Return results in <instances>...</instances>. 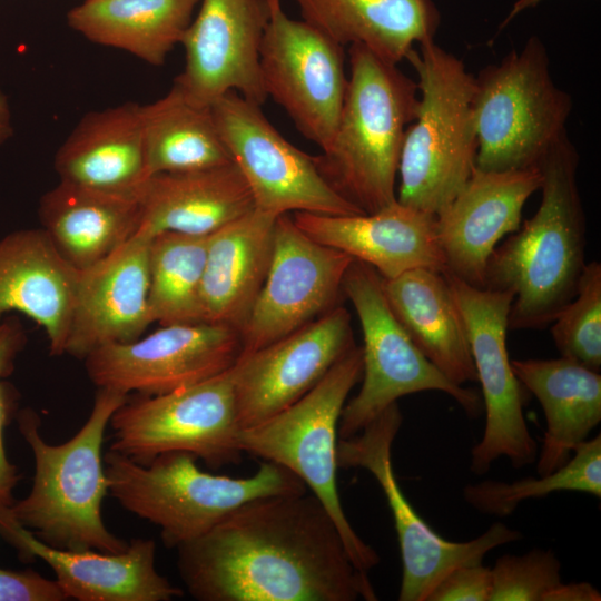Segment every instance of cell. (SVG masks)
Segmentation results:
<instances>
[{
    "label": "cell",
    "instance_id": "obj_1",
    "mask_svg": "<svg viewBox=\"0 0 601 601\" xmlns=\"http://www.w3.org/2000/svg\"><path fill=\"white\" fill-rule=\"evenodd\" d=\"M176 549L181 580L199 601L377 600L333 518L307 491L246 502Z\"/></svg>",
    "mask_w": 601,
    "mask_h": 601
},
{
    "label": "cell",
    "instance_id": "obj_2",
    "mask_svg": "<svg viewBox=\"0 0 601 601\" xmlns=\"http://www.w3.org/2000/svg\"><path fill=\"white\" fill-rule=\"evenodd\" d=\"M536 213L491 254L484 288L511 292L509 329L550 325L573 299L587 264L579 154L566 132L539 164Z\"/></svg>",
    "mask_w": 601,
    "mask_h": 601
},
{
    "label": "cell",
    "instance_id": "obj_3",
    "mask_svg": "<svg viewBox=\"0 0 601 601\" xmlns=\"http://www.w3.org/2000/svg\"><path fill=\"white\" fill-rule=\"evenodd\" d=\"M127 397L98 388L88 420L62 444L43 440L40 418L32 410L19 414V431L35 457V477L30 493L8 512L41 542L60 550L109 554L128 548L107 529L101 515L108 493L104 436L111 415Z\"/></svg>",
    "mask_w": 601,
    "mask_h": 601
},
{
    "label": "cell",
    "instance_id": "obj_4",
    "mask_svg": "<svg viewBox=\"0 0 601 601\" xmlns=\"http://www.w3.org/2000/svg\"><path fill=\"white\" fill-rule=\"evenodd\" d=\"M349 76L318 170L346 200L374 213L396 200L395 184L406 128L418 104L417 83L397 65L351 45Z\"/></svg>",
    "mask_w": 601,
    "mask_h": 601
},
{
    "label": "cell",
    "instance_id": "obj_5",
    "mask_svg": "<svg viewBox=\"0 0 601 601\" xmlns=\"http://www.w3.org/2000/svg\"><path fill=\"white\" fill-rule=\"evenodd\" d=\"M418 46L405 57L417 75L420 97L402 145L396 199L436 216L475 168V77L434 40Z\"/></svg>",
    "mask_w": 601,
    "mask_h": 601
},
{
    "label": "cell",
    "instance_id": "obj_6",
    "mask_svg": "<svg viewBox=\"0 0 601 601\" xmlns=\"http://www.w3.org/2000/svg\"><path fill=\"white\" fill-rule=\"evenodd\" d=\"M186 452L164 453L149 464L108 451V492L128 512L160 529L165 545L178 548L214 529L257 497L306 492L290 471L264 461L249 477L215 475L198 469Z\"/></svg>",
    "mask_w": 601,
    "mask_h": 601
},
{
    "label": "cell",
    "instance_id": "obj_7",
    "mask_svg": "<svg viewBox=\"0 0 601 601\" xmlns=\"http://www.w3.org/2000/svg\"><path fill=\"white\" fill-rule=\"evenodd\" d=\"M362 373V349L355 345L298 401L264 422L242 428L239 446L295 474L333 518L355 566L367 572L380 556L359 538L343 510L336 457L341 414Z\"/></svg>",
    "mask_w": 601,
    "mask_h": 601
},
{
    "label": "cell",
    "instance_id": "obj_8",
    "mask_svg": "<svg viewBox=\"0 0 601 601\" xmlns=\"http://www.w3.org/2000/svg\"><path fill=\"white\" fill-rule=\"evenodd\" d=\"M571 110V96L555 85L543 42L530 38L521 50L510 51L475 77V167L486 171L538 167L566 132Z\"/></svg>",
    "mask_w": 601,
    "mask_h": 601
},
{
    "label": "cell",
    "instance_id": "obj_9",
    "mask_svg": "<svg viewBox=\"0 0 601 601\" xmlns=\"http://www.w3.org/2000/svg\"><path fill=\"white\" fill-rule=\"evenodd\" d=\"M382 282L372 266L355 259L343 280L363 333V373L358 393L343 407L339 439L361 432L398 398L425 391L447 394L476 417L483 405L480 395L451 382L425 357L391 309Z\"/></svg>",
    "mask_w": 601,
    "mask_h": 601
},
{
    "label": "cell",
    "instance_id": "obj_10",
    "mask_svg": "<svg viewBox=\"0 0 601 601\" xmlns=\"http://www.w3.org/2000/svg\"><path fill=\"white\" fill-rule=\"evenodd\" d=\"M109 424V450L142 465L164 453L186 452L219 469L238 463L243 453L233 366L166 394L128 396Z\"/></svg>",
    "mask_w": 601,
    "mask_h": 601
},
{
    "label": "cell",
    "instance_id": "obj_11",
    "mask_svg": "<svg viewBox=\"0 0 601 601\" xmlns=\"http://www.w3.org/2000/svg\"><path fill=\"white\" fill-rule=\"evenodd\" d=\"M403 422L392 404L361 432L338 439V467L367 470L380 484L391 509L402 558L400 601H426L453 569L482 562L491 550L519 541L523 534L502 522L466 542H452L435 532L405 497L394 473L392 446Z\"/></svg>",
    "mask_w": 601,
    "mask_h": 601
},
{
    "label": "cell",
    "instance_id": "obj_12",
    "mask_svg": "<svg viewBox=\"0 0 601 601\" xmlns=\"http://www.w3.org/2000/svg\"><path fill=\"white\" fill-rule=\"evenodd\" d=\"M443 274L466 333L485 411L484 432L471 451L470 470L483 475L500 457L509 459L515 469L530 465L539 450L525 422L522 385L506 348L514 296L472 286L449 272Z\"/></svg>",
    "mask_w": 601,
    "mask_h": 601
},
{
    "label": "cell",
    "instance_id": "obj_13",
    "mask_svg": "<svg viewBox=\"0 0 601 601\" xmlns=\"http://www.w3.org/2000/svg\"><path fill=\"white\" fill-rule=\"evenodd\" d=\"M211 110L256 210L273 216L290 211L364 214L328 184L315 156L302 151L277 131L259 105L230 91L217 99Z\"/></svg>",
    "mask_w": 601,
    "mask_h": 601
},
{
    "label": "cell",
    "instance_id": "obj_14",
    "mask_svg": "<svg viewBox=\"0 0 601 601\" xmlns=\"http://www.w3.org/2000/svg\"><path fill=\"white\" fill-rule=\"evenodd\" d=\"M280 2L269 0L259 56L263 87L297 130L323 150L334 134L347 87L344 47L304 20L289 18Z\"/></svg>",
    "mask_w": 601,
    "mask_h": 601
},
{
    "label": "cell",
    "instance_id": "obj_15",
    "mask_svg": "<svg viewBox=\"0 0 601 601\" xmlns=\"http://www.w3.org/2000/svg\"><path fill=\"white\" fill-rule=\"evenodd\" d=\"M240 354L237 329L195 323L161 326L132 342L101 346L83 359L98 388L160 395L227 371Z\"/></svg>",
    "mask_w": 601,
    "mask_h": 601
},
{
    "label": "cell",
    "instance_id": "obj_16",
    "mask_svg": "<svg viewBox=\"0 0 601 601\" xmlns=\"http://www.w3.org/2000/svg\"><path fill=\"white\" fill-rule=\"evenodd\" d=\"M353 260L311 238L288 214L278 216L268 273L239 331L240 355L294 333L335 307Z\"/></svg>",
    "mask_w": 601,
    "mask_h": 601
},
{
    "label": "cell",
    "instance_id": "obj_17",
    "mask_svg": "<svg viewBox=\"0 0 601 601\" xmlns=\"http://www.w3.org/2000/svg\"><path fill=\"white\" fill-rule=\"evenodd\" d=\"M269 14V0H200L180 42L185 67L174 85L204 106L230 91L262 106L259 56Z\"/></svg>",
    "mask_w": 601,
    "mask_h": 601
},
{
    "label": "cell",
    "instance_id": "obj_18",
    "mask_svg": "<svg viewBox=\"0 0 601 601\" xmlns=\"http://www.w3.org/2000/svg\"><path fill=\"white\" fill-rule=\"evenodd\" d=\"M354 346L351 315L335 306L294 333L240 355L233 366L240 428L298 401Z\"/></svg>",
    "mask_w": 601,
    "mask_h": 601
},
{
    "label": "cell",
    "instance_id": "obj_19",
    "mask_svg": "<svg viewBox=\"0 0 601 601\" xmlns=\"http://www.w3.org/2000/svg\"><path fill=\"white\" fill-rule=\"evenodd\" d=\"M541 186L539 167L486 171L474 168L436 218L446 270L484 288L487 260L506 235L520 228L522 209Z\"/></svg>",
    "mask_w": 601,
    "mask_h": 601
},
{
    "label": "cell",
    "instance_id": "obj_20",
    "mask_svg": "<svg viewBox=\"0 0 601 601\" xmlns=\"http://www.w3.org/2000/svg\"><path fill=\"white\" fill-rule=\"evenodd\" d=\"M149 242L134 235L104 259L78 270L65 354L83 359L101 346L139 338L152 324Z\"/></svg>",
    "mask_w": 601,
    "mask_h": 601
},
{
    "label": "cell",
    "instance_id": "obj_21",
    "mask_svg": "<svg viewBox=\"0 0 601 601\" xmlns=\"http://www.w3.org/2000/svg\"><path fill=\"white\" fill-rule=\"evenodd\" d=\"M0 532L22 558L43 560L69 599L79 601H169L183 591L156 569V544L134 539L115 554L52 548L0 505Z\"/></svg>",
    "mask_w": 601,
    "mask_h": 601
},
{
    "label": "cell",
    "instance_id": "obj_22",
    "mask_svg": "<svg viewBox=\"0 0 601 601\" xmlns=\"http://www.w3.org/2000/svg\"><path fill=\"white\" fill-rule=\"evenodd\" d=\"M293 219L314 240L372 266L385 279L414 268L446 270L435 216L397 199L374 213L336 216L298 211Z\"/></svg>",
    "mask_w": 601,
    "mask_h": 601
},
{
    "label": "cell",
    "instance_id": "obj_23",
    "mask_svg": "<svg viewBox=\"0 0 601 601\" xmlns=\"http://www.w3.org/2000/svg\"><path fill=\"white\" fill-rule=\"evenodd\" d=\"M77 275L43 228L1 237L0 322L10 312L24 314L45 331L50 355H63Z\"/></svg>",
    "mask_w": 601,
    "mask_h": 601
},
{
    "label": "cell",
    "instance_id": "obj_24",
    "mask_svg": "<svg viewBox=\"0 0 601 601\" xmlns=\"http://www.w3.org/2000/svg\"><path fill=\"white\" fill-rule=\"evenodd\" d=\"M53 167L61 181L138 197L148 178L141 105L85 114L58 148Z\"/></svg>",
    "mask_w": 601,
    "mask_h": 601
},
{
    "label": "cell",
    "instance_id": "obj_25",
    "mask_svg": "<svg viewBox=\"0 0 601 601\" xmlns=\"http://www.w3.org/2000/svg\"><path fill=\"white\" fill-rule=\"evenodd\" d=\"M138 199L135 235L164 231L210 235L255 209L250 190L234 162L207 169L149 176Z\"/></svg>",
    "mask_w": 601,
    "mask_h": 601
},
{
    "label": "cell",
    "instance_id": "obj_26",
    "mask_svg": "<svg viewBox=\"0 0 601 601\" xmlns=\"http://www.w3.org/2000/svg\"><path fill=\"white\" fill-rule=\"evenodd\" d=\"M277 217L254 209L209 235L201 284L205 323L240 331L268 273Z\"/></svg>",
    "mask_w": 601,
    "mask_h": 601
},
{
    "label": "cell",
    "instance_id": "obj_27",
    "mask_svg": "<svg viewBox=\"0 0 601 601\" xmlns=\"http://www.w3.org/2000/svg\"><path fill=\"white\" fill-rule=\"evenodd\" d=\"M521 383L539 401L546 422L536 457L539 475L550 474L601 422V375L566 357L511 361Z\"/></svg>",
    "mask_w": 601,
    "mask_h": 601
},
{
    "label": "cell",
    "instance_id": "obj_28",
    "mask_svg": "<svg viewBox=\"0 0 601 601\" xmlns=\"http://www.w3.org/2000/svg\"><path fill=\"white\" fill-rule=\"evenodd\" d=\"M41 228L60 255L81 270L104 259L138 229V197L100 191L61 181L46 191L38 207Z\"/></svg>",
    "mask_w": 601,
    "mask_h": 601
},
{
    "label": "cell",
    "instance_id": "obj_29",
    "mask_svg": "<svg viewBox=\"0 0 601 601\" xmlns=\"http://www.w3.org/2000/svg\"><path fill=\"white\" fill-rule=\"evenodd\" d=\"M302 20L341 46L362 45L397 65L414 45L434 40L433 0H294Z\"/></svg>",
    "mask_w": 601,
    "mask_h": 601
},
{
    "label": "cell",
    "instance_id": "obj_30",
    "mask_svg": "<svg viewBox=\"0 0 601 601\" xmlns=\"http://www.w3.org/2000/svg\"><path fill=\"white\" fill-rule=\"evenodd\" d=\"M382 284L391 309L425 357L457 385L475 382L466 333L444 274L414 268Z\"/></svg>",
    "mask_w": 601,
    "mask_h": 601
},
{
    "label": "cell",
    "instance_id": "obj_31",
    "mask_svg": "<svg viewBox=\"0 0 601 601\" xmlns=\"http://www.w3.org/2000/svg\"><path fill=\"white\" fill-rule=\"evenodd\" d=\"M200 0H83L67 24L89 41L124 50L151 65L165 63L180 45Z\"/></svg>",
    "mask_w": 601,
    "mask_h": 601
},
{
    "label": "cell",
    "instance_id": "obj_32",
    "mask_svg": "<svg viewBox=\"0 0 601 601\" xmlns=\"http://www.w3.org/2000/svg\"><path fill=\"white\" fill-rule=\"evenodd\" d=\"M147 176L213 168L233 162L211 106L189 99L177 86L141 105Z\"/></svg>",
    "mask_w": 601,
    "mask_h": 601
},
{
    "label": "cell",
    "instance_id": "obj_33",
    "mask_svg": "<svg viewBox=\"0 0 601 601\" xmlns=\"http://www.w3.org/2000/svg\"><path fill=\"white\" fill-rule=\"evenodd\" d=\"M209 235L159 233L149 242V311L152 323H205L201 284Z\"/></svg>",
    "mask_w": 601,
    "mask_h": 601
},
{
    "label": "cell",
    "instance_id": "obj_34",
    "mask_svg": "<svg viewBox=\"0 0 601 601\" xmlns=\"http://www.w3.org/2000/svg\"><path fill=\"white\" fill-rule=\"evenodd\" d=\"M539 476L513 482L486 480L469 484L463 489V497L479 512L499 518L510 515L525 500L543 497L554 492H583L600 499V434L580 443L560 469Z\"/></svg>",
    "mask_w": 601,
    "mask_h": 601
},
{
    "label": "cell",
    "instance_id": "obj_35",
    "mask_svg": "<svg viewBox=\"0 0 601 601\" xmlns=\"http://www.w3.org/2000/svg\"><path fill=\"white\" fill-rule=\"evenodd\" d=\"M562 357L601 368V264L587 263L573 299L550 324Z\"/></svg>",
    "mask_w": 601,
    "mask_h": 601
},
{
    "label": "cell",
    "instance_id": "obj_36",
    "mask_svg": "<svg viewBox=\"0 0 601 601\" xmlns=\"http://www.w3.org/2000/svg\"><path fill=\"white\" fill-rule=\"evenodd\" d=\"M561 569L552 550L535 548L521 555L503 554L491 568L490 601H542L562 582Z\"/></svg>",
    "mask_w": 601,
    "mask_h": 601
},
{
    "label": "cell",
    "instance_id": "obj_37",
    "mask_svg": "<svg viewBox=\"0 0 601 601\" xmlns=\"http://www.w3.org/2000/svg\"><path fill=\"white\" fill-rule=\"evenodd\" d=\"M27 343L26 331L17 318L0 322V505L10 508L13 503V490L21 475L7 457L3 432L16 410L13 388L4 382L14 368V362Z\"/></svg>",
    "mask_w": 601,
    "mask_h": 601
},
{
    "label": "cell",
    "instance_id": "obj_38",
    "mask_svg": "<svg viewBox=\"0 0 601 601\" xmlns=\"http://www.w3.org/2000/svg\"><path fill=\"white\" fill-rule=\"evenodd\" d=\"M491 592V568L480 562L453 569L437 583L426 601H490Z\"/></svg>",
    "mask_w": 601,
    "mask_h": 601
},
{
    "label": "cell",
    "instance_id": "obj_39",
    "mask_svg": "<svg viewBox=\"0 0 601 601\" xmlns=\"http://www.w3.org/2000/svg\"><path fill=\"white\" fill-rule=\"evenodd\" d=\"M69 600L57 580L37 572L0 569V601H63Z\"/></svg>",
    "mask_w": 601,
    "mask_h": 601
},
{
    "label": "cell",
    "instance_id": "obj_40",
    "mask_svg": "<svg viewBox=\"0 0 601 601\" xmlns=\"http://www.w3.org/2000/svg\"><path fill=\"white\" fill-rule=\"evenodd\" d=\"M601 593L589 582L559 583L542 601H600Z\"/></svg>",
    "mask_w": 601,
    "mask_h": 601
},
{
    "label": "cell",
    "instance_id": "obj_41",
    "mask_svg": "<svg viewBox=\"0 0 601 601\" xmlns=\"http://www.w3.org/2000/svg\"><path fill=\"white\" fill-rule=\"evenodd\" d=\"M12 134L13 127L9 100L0 86V145L6 142Z\"/></svg>",
    "mask_w": 601,
    "mask_h": 601
},
{
    "label": "cell",
    "instance_id": "obj_42",
    "mask_svg": "<svg viewBox=\"0 0 601 601\" xmlns=\"http://www.w3.org/2000/svg\"><path fill=\"white\" fill-rule=\"evenodd\" d=\"M542 0H516L510 10L508 17L503 21V26H506L512 19H514L522 11L536 6Z\"/></svg>",
    "mask_w": 601,
    "mask_h": 601
}]
</instances>
